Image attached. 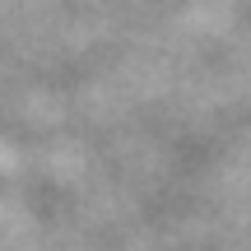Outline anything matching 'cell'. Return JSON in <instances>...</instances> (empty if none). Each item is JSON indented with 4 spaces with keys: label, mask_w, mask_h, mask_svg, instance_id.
<instances>
[]
</instances>
